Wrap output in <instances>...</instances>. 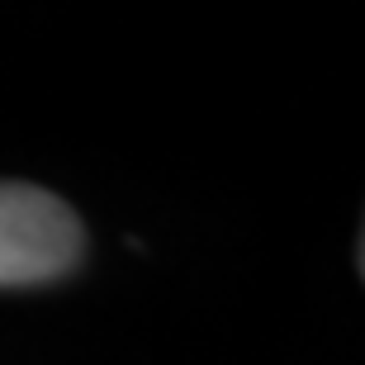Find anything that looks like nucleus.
Returning a JSON list of instances; mask_svg holds the SVG:
<instances>
[{
    "mask_svg": "<svg viewBox=\"0 0 365 365\" xmlns=\"http://www.w3.org/2000/svg\"><path fill=\"white\" fill-rule=\"evenodd\" d=\"M81 261V223L38 185L0 180V284H43Z\"/></svg>",
    "mask_w": 365,
    "mask_h": 365,
    "instance_id": "1",
    "label": "nucleus"
}]
</instances>
